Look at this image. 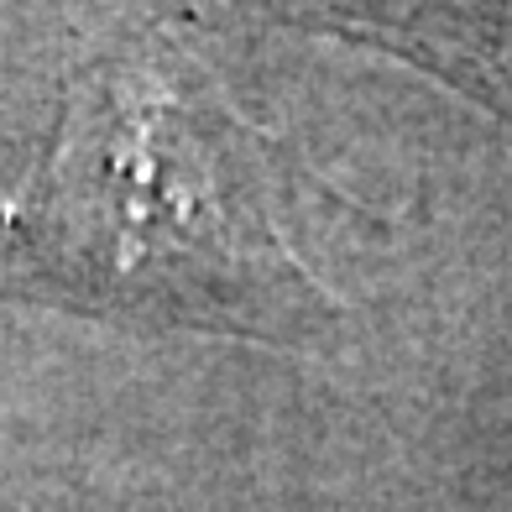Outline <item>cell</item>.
<instances>
[{"label":"cell","mask_w":512,"mask_h":512,"mask_svg":"<svg viewBox=\"0 0 512 512\" xmlns=\"http://www.w3.org/2000/svg\"><path fill=\"white\" fill-rule=\"evenodd\" d=\"M16 225L63 283L241 330L330 309L283 241L267 157L178 48H136L74 84Z\"/></svg>","instance_id":"6da1fadb"}]
</instances>
